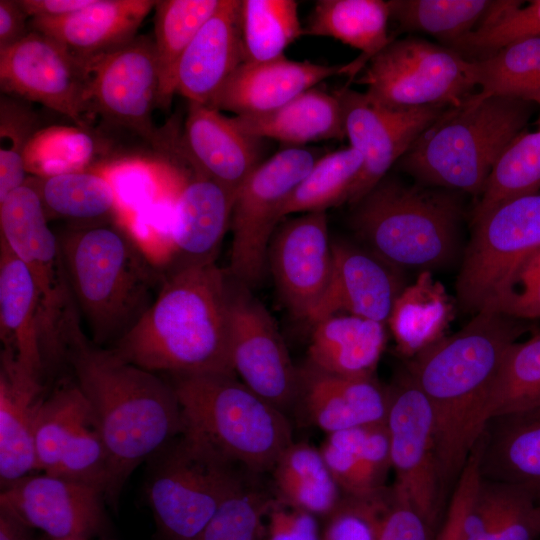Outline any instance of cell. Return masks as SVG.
<instances>
[{
	"label": "cell",
	"mask_w": 540,
	"mask_h": 540,
	"mask_svg": "<svg viewBox=\"0 0 540 540\" xmlns=\"http://www.w3.org/2000/svg\"><path fill=\"white\" fill-rule=\"evenodd\" d=\"M529 321L483 309L407 363L433 414L445 491L458 481L486 426L489 392L507 349L529 331Z\"/></svg>",
	"instance_id": "obj_1"
},
{
	"label": "cell",
	"mask_w": 540,
	"mask_h": 540,
	"mask_svg": "<svg viewBox=\"0 0 540 540\" xmlns=\"http://www.w3.org/2000/svg\"><path fill=\"white\" fill-rule=\"evenodd\" d=\"M230 299L231 277L216 263L169 273L149 309L111 349L155 373L235 375Z\"/></svg>",
	"instance_id": "obj_2"
},
{
	"label": "cell",
	"mask_w": 540,
	"mask_h": 540,
	"mask_svg": "<svg viewBox=\"0 0 540 540\" xmlns=\"http://www.w3.org/2000/svg\"><path fill=\"white\" fill-rule=\"evenodd\" d=\"M67 361L108 451L107 499L115 501L135 468L183 432L180 404L170 382L87 339L72 347Z\"/></svg>",
	"instance_id": "obj_3"
},
{
	"label": "cell",
	"mask_w": 540,
	"mask_h": 540,
	"mask_svg": "<svg viewBox=\"0 0 540 540\" xmlns=\"http://www.w3.org/2000/svg\"><path fill=\"white\" fill-rule=\"evenodd\" d=\"M58 240L94 343H116L152 305L164 278L134 241L108 222L73 226Z\"/></svg>",
	"instance_id": "obj_4"
},
{
	"label": "cell",
	"mask_w": 540,
	"mask_h": 540,
	"mask_svg": "<svg viewBox=\"0 0 540 540\" xmlns=\"http://www.w3.org/2000/svg\"><path fill=\"white\" fill-rule=\"evenodd\" d=\"M533 101L473 93L447 108L399 160L420 184L480 197L510 143L524 132Z\"/></svg>",
	"instance_id": "obj_5"
},
{
	"label": "cell",
	"mask_w": 540,
	"mask_h": 540,
	"mask_svg": "<svg viewBox=\"0 0 540 540\" xmlns=\"http://www.w3.org/2000/svg\"><path fill=\"white\" fill-rule=\"evenodd\" d=\"M353 207L356 235L396 268L431 272L460 254L463 211L451 190L385 177Z\"/></svg>",
	"instance_id": "obj_6"
},
{
	"label": "cell",
	"mask_w": 540,
	"mask_h": 540,
	"mask_svg": "<svg viewBox=\"0 0 540 540\" xmlns=\"http://www.w3.org/2000/svg\"><path fill=\"white\" fill-rule=\"evenodd\" d=\"M169 382L181 407L184 429L252 473L271 471L293 442L285 413L236 375L173 374Z\"/></svg>",
	"instance_id": "obj_7"
},
{
	"label": "cell",
	"mask_w": 540,
	"mask_h": 540,
	"mask_svg": "<svg viewBox=\"0 0 540 540\" xmlns=\"http://www.w3.org/2000/svg\"><path fill=\"white\" fill-rule=\"evenodd\" d=\"M151 460L147 498L160 540H194L250 472L186 429Z\"/></svg>",
	"instance_id": "obj_8"
},
{
	"label": "cell",
	"mask_w": 540,
	"mask_h": 540,
	"mask_svg": "<svg viewBox=\"0 0 540 540\" xmlns=\"http://www.w3.org/2000/svg\"><path fill=\"white\" fill-rule=\"evenodd\" d=\"M1 240L25 263L37 287L46 367L67 360L86 339L69 283L58 236L48 225L31 179L0 202Z\"/></svg>",
	"instance_id": "obj_9"
},
{
	"label": "cell",
	"mask_w": 540,
	"mask_h": 540,
	"mask_svg": "<svg viewBox=\"0 0 540 540\" xmlns=\"http://www.w3.org/2000/svg\"><path fill=\"white\" fill-rule=\"evenodd\" d=\"M357 83L394 107L461 105L477 86L473 61L426 39L392 40L369 60Z\"/></svg>",
	"instance_id": "obj_10"
},
{
	"label": "cell",
	"mask_w": 540,
	"mask_h": 540,
	"mask_svg": "<svg viewBox=\"0 0 540 540\" xmlns=\"http://www.w3.org/2000/svg\"><path fill=\"white\" fill-rule=\"evenodd\" d=\"M321 154L288 147L261 162L238 188L230 221L232 245L228 273L252 288L267 271V251L282 219L281 209Z\"/></svg>",
	"instance_id": "obj_11"
},
{
	"label": "cell",
	"mask_w": 540,
	"mask_h": 540,
	"mask_svg": "<svg viewBox=\"0 0 540 540\" xmlns=\"http://www.w3.org/2000/svg\"><path fill=\"white\" fill-rule=\"evenodd\" d=\"M540 247V191L507 200L472 220L456 281L467 313L485 309L515 267Z\"/></svg>",
	"instance_id": "obj_12"
},
{
	"label": "cell",
	"mask_w": 540,
	"mask_h": 540,
	"mask_svg": "<svg viewBox=\"0 0 540 540\" xmlns=\"http://www.w3.org/2000/svg\"><path fill=\"white\" fill-rule=\"evenodd\" d=\"M386 426L390 440L393 487L421 515L433 537L441 518L444 489L430 404L409 372L387 387Z\"/></svg>",
	"instance_id": "obj_13"
},
{
	"label": "cell",
	"mask_w": 540,
	"mask_h": 540,
	"mask_svg": "<svg viewBox=\"0 0 540 540\" xmlns=\"http://www.w3.org/2000/svg\"><path fill=\"white\" fill-rule=\"evenodd\" d=\"M91 113L137 132L164 150L177 145L166 140L153 123L161 107L160 74L154 42L136 36L128 43L84 62Z\"/></svg>",
	"instance_id": "obj_14"
},
{
	"label": "cell",
	"mask_w": 540,
	"mask_h": 540,
	"mask_svg": "<svg viewBox=\"0 0 540 540\" xmlns=\"http://www.w3.org/2000/svg\"><path fill=\"white\" fill-rule=\"evenodd\" d=\"M343 115L345 135L362 157L360 173L346 202L355 206L400 160L420 135L449 107H394L380 103L366 92L345 86L333 92Z\"/></svg>",
	"instance_id": "obj_15"
},
{
	"label": "cell",
	"mask_w": 540,
	"mask_h": 540,
	"mask_svg": "<svg viewBox=\"0 0 540 540\" xmlns=\"http://www.w3.org/2000/svg\"><path fill=\"white\" fill-rule=\"evenodd\" d=\"M0 87L3 94L39 103L87 127L91 110L86 65L40 32L31 30L0 49Z\"/></svg>",
	"instance_id": "obj_16"
},
{
	"label": "cell",
	"mask_w": 540,
	"mask_h": 540,
	"mask_svg": "<svg viewBox=\"0 0 540 540\" xmlns=\"http://www.w3.org/2000/svg\"><path fill=\"white\" fill-rule=\"evenodd\" d=\"M229 350L232 370L242 383L283 412L293 406L298 369L270 313L233 278Z\"/></svg>",
	"instance_id": "obj_17"
},
{
	"label": "cell",
	"mask_w": 540,
	"mask_h": 540,
	"mask_svg": "<svg viewBox=\"0 0 540 540\" xmlns=\"http://www.w3.org/2000/svg\"><path fill=\"white\" fill-rule=\"evenodd\" d=\"M331 266L325 211L303 213L276 228L267 251V269L295 318L309 322L327 287Z\"/></svg>",
	"instance_id": "obj_18"
},
{
	"label": "cell",
	"mask_w": 540,
	"mask_h": 540,
	"mask_svg": "<svg viewBox=\"0 0 540 540\" xmlns=\"http://www.w3.org/2000/svg\"><path fill=\"white\" fill-rule=\"evenodd\" d=\"M104 498L98 488L43 473L3 488L0 504L52 540H88L104 527Z\"/></svg>",
	"instance_id": "obj_19"
},
{
	"label": "cell",
	"mask_w": 540,
	"mask_h": 540,
	"mask_svg": "<svg viewBox=\"0 0 540 540\" xmlns=\"http://www.w3.org/2000/svg\"><path fill=\"white\" fill-rule=\"evenodd\" d=\"M402 284L398 268L371 251L344 240L332 241L329 281L309 323L346 313L387 324Z\"/></svg>",
	"instance_id": "obj_20"
},
{
	"label": "cell",
	"mask_w": 540,
	"mask_h": 540,
	"mask_svg": "<svg viewBox=\"0 0 540 540\" xmlns=\"http://www.w3.org/2000/svg\"><path fill=\"white\" fill-rule=\"evenodd\" d=\"M192 169L173 205L167 274L215 263L230 229L236 192Z\"/></svg>",
	"instance_id": "obj_21"
},
{
	"label": "cell",
	"mask_w": 540,
	"mask_h": 540,
	"mask_svg": "<svg viewBox=\"0 0 540 540\" xmlns=\"http://www.w3.org/2000/svg\"><path fill=\"white\" fill-rule=\"evenodd\" d=\"M338 74H346V64L329 66L286 56L262 62L245 60L207 106L235 116L266 113Z\"/></svg>",
	"instance_id": "obj_22"
},
{
	"label": "cell",
	"mask_w": 540,
	"mask_h": 540,
	"mask_svg": "<svg viewBox=\"0 0 540 540\" xmlns=\"http://www.w3.org/2000/svg\"><path fill=\"white\" fill-rule=\"evenodd\" d=\"M261 140L241 131L232 117L188 102L181 151L198 172L237 192L261 163Z\"/></svg>",
	"instance_id": "obj_23"
},
{
	"label": "cell",
	"mask_w": 540,
	"mask_h": 540,
	"mask_svg": "<svg viewBox=\"0 0 540 540\" xmlns=\"http://www.w3.org/2000/svg\"><path fill=\"white\" fill-rule=\"evenodd\" d=\"M294 404L326 434L386 423L387 387L374 377H344L306 365L298 369Z\"/></svg>",
	"instance_id": "obj_24"
},
{
	"label": "cell",
	"mask_w": 540,
	"mask_h": 540,
	"mask_svg": "<svg viewBox=\"0 0 540 540\" xmlns=\"http://www.w3.org/2000/svg\"><path fill=\"white\" fill-rule=\"evenodd\" d=\"M243 61L240 1L220 0L179 61L175 92L188 102L208 105Z\"/></svg>",
	"instance_id": "obj_25"
},
{
	"label": "cell",
	"mask_w": 540,
	"mask_h": 540,
	"mask_svg": "<svg viewBox=\"0 0 540 540\" xmlns=\"http://www.w3.org/2000/svg\"><path fill=\"white\" fill-rule=\"evenodd\" d=\"M154 0H93L85 8L58 18H34L29 22L79 60L86 62L134 39Z\"/></svg>",
	"instance_id": "obj_26"
},
{
	"label": "cell",
	"mask_w": 540,
	"mask_h": 540,
	"mask_svg": "<svg viewBox=\"0 0 540 540\" xmlns=\"http://www.w3.org/2000/svg\"><path fill=\"white\" fill-rule=\"evenodd\" d=\"M1 354L42 380L46 368L37 287L25 263L0 239Z\"/></svg>",
	"instance_id": "obj_27"
},
{
	"label": "cell",
	"mask_w": 540,
	"mask_h": 540,
	"mask_svg": "<svg viewBox=\"0 0 540 540\" xmlns=\"http://www.w3.org/2000/svg\"><path fill=\"white\" fill-rule=\"evenodd\" d=\"M42 382L1 354L0 482L2 489L36 470L34 427Z\"/></svg>",
	"instance_id": "obj_28"
},
{
	"label": "cell",
	"mask_w": 540,
	"mask_h": 540,
	"mask_svg": "<svg viewBox=\"0 0 540 540\" xmlns=\"http://www.w3.org/2000/svg\"><path fill=\"white\" fill-rule=\"evenodd\" d=\"M484 479L540 492V405L490 419L479 440Z\"/></svg>",
	"instance_id": "obj_29"
},
{
	"label": "cell",
	"mask_w": 540,
	"mask_h": 540,
	"mask_svg": "<svg viewBox=\"0 0 540 540\" xmlns=\"http://www.w3.org/2000/svg\"><path fill=\"white\" fill-rule=\"evenodd\" d=\"M385 325L346 313L317 321L307 365L338 376L372 377L385 348Z\"/></svg>",
	"instance_id": "obj_30"
},
{
	"label": "cell",
	"mask_w": 540,
	"mask_h": 540,
	"mask_svg": "<svg viewBox=\"0 0 540 540\" xmlns=\"http://www.w3.org/2000/svg\"><path fill=\"white\" fill-rule=\"evenodd\" d=\"M319 449L343 495L372 498L388 490L392 463L386 423L327 434Z\"/></svg>",
	"instance_id": "obj_31"
},
{
	"label": "cell",
	"mask_w": 540,
	"mask_h": 540,
	"mask_svg": "<svg viewBox=\"0 0 540 540\" xmlns=\"http://www.w3.org/2000/svg\"><path fill=\"white\" fill-rule=\"evenodd\" d=\"M232 120L246 134L274 139L290 147L346 137L338 98L316 87L275 110L234 116Z\"/></svg>",
	"instance_id": "obj_32"
},
{
	"label": "cell",
	"mask_w": 540,
	"mask_h": 540,
	"mask_svg": "<svg viewBox=\"0 0 540 540\" xmlns=\"http://www.w3.org/2000/svg\"><path fill=\"white\" fill-rule=\"evenodd\" d=\"M537 495L517 484L481 477L462 525V540H536Z\"/></svg>",
	"instance_id": "obj_33"
},
{
	"label": "cell",
	"mask_w": 540,
	"mask_h": 540,
	"mask_svg": "<svg viewBox=\"0 0 540 540\" xmlns=\"http://www.w3.org/2000/svg\"><path fill=\"white\" fill-rule=\"evenodd\" d=\"M390 7L383 0H319L309 15L304 35L330 37L361 51L347 63L353 79L393 39L388 35Z\"/></svg>",
	"instance_id": "obj_34"
},
{
	"label": "cell",
	"mask_w": 540,
	"mask_h": 540,
	"mask_svg": "<svg viewBox=\"0 0 540 540\" xmlns=\"http://www.w3.org/2000/svg\"><path fill=\"white\" fill-rule=\"evenodd\" d=\"M454 318L453 302L444 286L429 271L419 272L403 288L387 320L397 350L412 358L445 336Z\"/></svg>",
	"instance_id": "obj_35"
},
{
	"label": "cell",
	"mask_w": 540,
	"mask_h": 540,
	"mask_svg": "<svg viewBox=\"0 0 540 540\" xmlns=\"http://www.w3.org/2000/svg\"><path fill=\"white\" fill-rule=\"evenodd\" d=\"M270 472L276 499L318 518L327 517L343 496L320 449L308 443L292 442Z\"/></svg>",
	"instance_id": "obj_36"
},
{
	"label": "cell",
	"mask_w": 540,
	"mask_h": 540,
	"mask_svg": "<svg viewBox=\"0 0 540 540\" xmlns=\"http://www.w3.org/2000/svg\"><path fill=\"white\" fill-rule=\"evenodd\" d=\"M46 216L73 226L106 223L118 212V192L104 175L72 170L31 179Z\"/></svg>",
	"instance_id": "obj_37"
},
{
	"label": "cell",
	"mask_w": 540,
	"mask_h": 540,
	"mask_svg": "<svg viewBox=\"0 0 540 540\" xmlns=\"http://www.w3.org/2000/svg\"><path fill=\"white\" fill-rule=\"evenodd\" d=\"M220 0H160L155 4L154 47L160 74L161 107L175 92L179 61Z\"/></svg>",
	"instance_id": "obj_38"
},
{
	"label": "cell",
	"mask_w": 540,
	"mask_h": 540,
	"mask_svg": "<svg viewBox=\"0 0 540 540\" xmlns=\"http://www.w3.org/2000/svg\"><path fill=\"white\" fill-rule=\"evenodd\" d=\"M390 18L406 31L438 38L449 47L477 29L495 8L490 0H392Z\"/></svg>",
	"instance_id": "obj_39"
},
{
	"label": "cell",
	"mask_w": 540,
	"mask_h": 540,
	"mask_svg": "<svg viewBox=\"0 0 540 540\" xmlns=\"http://www.w3.org/2000/svg\"><path fill=\"white\" fill-rule=\"evenodd\" d=\"M240 29L245 60L270 61L304 35L295 0H241Z\"/></svg>",
	"instance_id": "obj_40"
},
{
	"label": "cell",
	"mask_w": 540,
	"mask_h": 540,
	"mask_svg": "<svg viewBox=\"0 0 540 540\" xmlns=\"http://www.w3.org/2000/svg\"><path fill=\"white\" fill-rule=\"evenodd\" d=\"M531 101L540 108V94ZM538 191H540V115L537 130L521 133L498 159L475 205L472 220L507 200Z\"/></svg>",
	"instance_id": "obj_41"
},
{
	"label": "cell",
	"mask_w": 540,
	"mask_h": 540,
	"mask_svg": "<svg viewBox=\"0 0 540 540\" xmlns=\"http://www.w3.org/2000/svg\"><path fill=\"white\" fill-rule=\"evenodd\" d=\"M539 405L540 331H536L507 349L489 392L486 421Z\"/></svg>",
	"instance_id": "obj_42"
},
{
	"label": "cell",
	"mask_w": 540,
	"mask_h": 540,
	"mask_svg": "<svg viewBox=\"0 0 540 540\" xmlns=\"http://www.w3.org/2000/svg\"><path fill=\"white\" fill-rule=\"evenodd\" d=\"M92 420L90 405L76 383L43 398L34 427L36 471L51 473L70 439Z\"/></svg>",
	"instance_id": "obj_43"
},
{
	"label": "cell",
	"mask_w": 540,
	"mask_h": 540,
	"mask_svg": "<svg viewBox=\"0 0 540 540\" xmlns=\"http://www.w3.org/2000/svg\"><path fill=\"white\" fill-rule=\"evenodd\" d=\"M362 164L361 155L350 145L321 156L285 201L281 217L326 212L346 202Z\"/></svg>",
	"instance_id": "obj_44"
},
{
	"label": "cell",
	"mask_w": 540,
	"mask_h": 540,
	"mask_svg": "<svg viewBox=\"0 0 540 540\" xmlns=\"http://www.w3.org/2000/svg\"><path fill=\"white\" fill-rule=\"evenodd\" d=\"M473 65L484 94L530 101L540 94V37L513 42Z\"/></svg>",
	"instance_id": "obj_45"
},
{
	"label": "cell",
	"mask_w": 540,
	"mask_h": 540,
	"mask_svg": "<svg viewBox=\"0 0 540 540\" xmlns=\"http://www.w3.org/2000/svg\"><path fill=\"white\" fill-rule=\"evenodd\" d=\"M497 1L493 11L474 31L448 48L469 61L486 58L518 40L540 37V0Z\"/></svg>",
	"instance_id": "obj_46"
},
{
	"label": "cell",
	"mask_w": 540,
	"mask_h": 540,
	"mask_svg": "<svg viewBox=\"0 0 540 540\" xmlns=\"http://www.w3.org/2000/svg\"><path fill=\"white\" fill-rule=\"evenodd\" d=\"M259 477L247 472L194 540H265V517L273 493Z\"/></svg>",
	"instance_id": "obj_47"
},
{
	"label": "cell",
	"mask_w": 540,
	"mask_h": 540,
	"mask_svg": "<svg viewBox=\"0 0 540 540\" xmlns=\"http://www.w3.org/2000/svg\"><path fill=\"white\" fill-rule=\"evenodd\" d=\"M37 126V115L27 101L1 93L0 202L28 179L26 154Z\"/></svg>",
	"instance_id": "obj_48"
},
{
	"label": "cell",
	"mask_w": 540,
	"mask_h": 540,
	"mask_svg": "<svg viewBox=\"0 0 540 540\" xmlns=\"http://www.w3.org/2000/svg\"><path fill=\"white\" fill-rule=\"evenodd\" d=\"M49 474L98 488L107 498L112 481L111 461L94 419L70 439Z\"/></svg>",
	"instance_id": "obj_49"
},
{
	"label": "cell",
	"mask_w": 540,
	"mask_h": 540,
	"mask_svg": "<svg viewBox=\"0 0 540 540\" xmlns=\"http://www.w3.org/2000/svg\"><path fill=\"white\" fill-rule=\"evenodd\" d=\"M390 490L372 498L343 495L336 508L324 518L321 540H378Z\"/></svg>",
	"instance_id": "obj_50"
},
{
	"label": "cell",
	"mask_w": 540,
	"mask_h": 540,
	"mask_svg": "<svg viewBox=\"0 0 540 540\" xmlns=\"http://www.w3.org/2000/svg\"><path fill=\"white\" fill-rule=\"evenodd\" d=\"M485 309L524 321L540 319V247L515 267Z\"/></svg>",
	"instance_id": "obj_51"
},
{
	"label": "cell",
	"mask_w": 540,
	"mask_h": 540,
	"mask_svg": "<svg viewBox=\"0 0 540 540\" xmlns=\"http://www.w3.org/2000/svg\"><path fill=\"white\" fill-rule=\"evenodd\" d=\"M318 519L273 495L265 517V540H321Z\"/></svg>",
	"instance_id": "obj_52"
},
{
	"label": "cell",
	"mask_w": 540,
	"mask_h": 540,
	"mask_svg": "<svg viewBox=\"0 0 540 540\" xmlns=\"http://www.w3.org/2000/svg\"><path fill=\"white\" fill-rule=\"evenodd\" d=\"M428 527L411 502L393 486L378 540H431Z\"/></svg>",
	"instance_id": "obj_53"
},
{
	"label": "cell",
	"mask_w": 540,
	"mask_h": 540,
	"mask_svg": "<svg viewBox=\"0 0 540 540\" xmlns=\"http://www.w3.org/2000/svg\"><path fill=\"white\" fill-rule=\"evenodd\" d=\"M480 450L475 448L455 485L446 518L434 540H462L463 520L481 479Z\"/></svg>",
	"instance_id": "obj_54"
},
{
	"label": "cell",
	"mask_w": 540,
	"mask_h": 540,
	"mask_svg": "<svg viewBox=\"0 0 540 540\" xmlns=\"http://www.w3.org/2000/svg\"><path fill=\"white\" fill-rule=\"evenodd\" d=\"M28 18L19 0H0V49L14 45L31 32Z\"/></svg>",
	"instance_id": "obj_55"
},
{
	"label": "cell",
	"mask_w": 540,
	"mask_h": 540,
	"mask_svg": "<svg viewBox=\"0 0 540 540\" xmlns=\"http://www.w3.org/2000/svg\"><path fill=\"white\" fill-rule=\"evenodd\" d=\"M93 0H19L20 5L31 19L58 18L77 12Z\"/></svg>",
	"instance_id": "obj_56"
},
{
	"label": "cell",
	"mask_w": 540,
	"mask_h": 540,
	"mask_svg": "<svg viewBox=\"0 0 540 540\" xmlns=\"http://www.w3.org/2000/svg\"><path fill=\"white\" fill-rule=\"evenodd\" d=\"M33 528L9 507L0 504V540H32Z\"/></svg>",
	"instance_id": "obj_57"
},
{
	"label": "cell",
	"mask_w": 540,
	"mask_h": 540,
	"mask_svg": "<svg viewBox=\"0 0 540 540\" xmlns=\"http://www.w3.org/2000/svg\"><path fill=\"white\" fill-rule=\"evenodd\" d=\"M537 503H538V509H539V513H540V492L537 495Z\"/></svg>",
	"instance_id": "obj_58"
}]
</instances>
